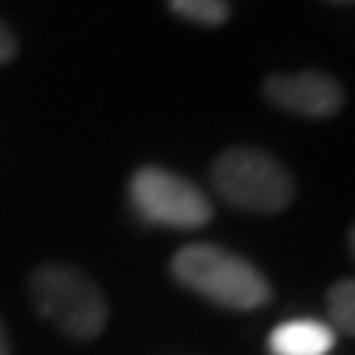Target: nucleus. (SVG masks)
Returning <instances> with one entry per match:
<instances>
[{
    "label": "nucleus",
    "instance_id": "11",
    "mask_svg": "<svg viewBox=\"0 0 355 355\" xmlns=\"http://www.w3.org/2000/svg\"><path fill=\"white\" fill-rule=\"evenodd\" d=\"M331 3H355V0H331Z\"/></svg>",
    "mask_w": 355,
    "mask_h": 355
},
{
    "label": "nucleus",
    "instance_id": "4",
    "mask_svg": "<svg viewBox=\"0 0 355 355\" xmlns=\"http://www.w3.org/2000/svg\"><path fill=\"white\" fill-rule=\"evenodd\" d=\"M130 202L142 219L163 228H202L214 216L207 196L196 184L160 166H146L130 178Z\"/></svg>",
    "mask_w": 355,
    "mask_h": 355
},
{
    "label": "nucleus",
    "instance_id": "10",
    "mask_svg": "<svg viewBox=\"0 0 355 355\" xmlns=\"http://www.w3.org/2000/svg\"><path fill=\"white\" fill-rule=\"evenodd\" d=\"M0 355H9V340H6V331H3V323H0Z\"/></svg>",
    "mask_w": 355,
    "mask_h": 355
},
{
    "label": "nucleus",
    "instance_id": "2",
    "mask_svg": "<svg viewBox=\"0 0 355 355\" xmlns=\"http://www.w3.org/2000/svg\"><path fill=\"white\" fill-rule=\"evenodd\" d=\"M30 293L39 314L77 340L101 335L107 323V302L86 272L65 263H44L33 272Z\"/></svg>",
    "mask_w": 355,
    "mask_h": 355
},
{
    "label": "nucleus",
    "instance_id": "8",
    "mask_svg": "<svg viewBox=\"0 0 355 355\" xmlns=\"http://www.w3.org/2000/svg\"><path fill=\"white\" fill-rule=\"evenodd\" d=\"M329 317L340 331L355 335V282H338L329 291Z\"/></svg>",
    "mask_w": 355,
    "mask_h": 355
},
{
    "label": "nucleus",
    "instance_id": "7",
    "mask_svg": "<svg viewBox=\"0 0 355 355\" xmlns=\"http://www.w3.org/2000/svg\"><path fill=\"white\" fill-rule=\"evenodd\" d=\"M175 15H181L193 24H205V27H216L225 24L231 9L228 0H166Z\"/></svg>",
    "mask_w": 355,
    "mask_h": 355
},
{
    "label": "nucleus",
    "instance_id": "1",
    "mask_svg": "<svg viewBox=\"0 0 355 355\" xmlns=\"http://www.w3.org/2000/svg\"><path fill=\"white\" fill-rule=\"evenodd\" d=\"M172 272L184 287L225 308L252 311L266 305L270 284L249 261L214 243H193L172 258Z\"/></svg>",
    "mask_w": 355,
    "mask_h": 355
},
{
    "label": "nucleus",
    "instance_id": "9",
    "mask_svg": "<svg viewBox=\"0 0 355 355\" xmlns=\"http://www.w3.org/2000/svg\"><path fill=\"white\" fill-rule=\"evenodd\" d=\"M15 51H18V44H15L12 30H9L3 21H0V65H6L9 60H12V57H15Z\"/></svg>",
    "mask_w": 355,
    "mask_h": 355
},
{
    "label": "nucleus",
    "instance_id": "12",
    "mask_svg": "<svg viewBox=\"0 0 355 355\" xmlns=\"http://www.w3.org/2000/svg\"><path fill=\"white\" fill-rule=\"evenodd\" d=\"M352 249H355V228H352Z\"/></svg>",
    "mask_w": 355,
    "mask_h": 355
},
{
    "label": "nucleus",
    "instance_id": "6",
    "mask_svg": "<svg viewBox=\"0 0 355 355\" xmlns=\"http://www.w3.org/2000/svg\"><path fill=\"white\" fill-rule=\"evenodd\" d=\"M335 347V329L320 320H287L270 335L272 355H329Z\"/></svg>",
    "mask_w": 355,
    "mask_h": 355
},
{
    "label": "nucleus",
    "instance_id": "5",
    "mask_svg": "<svg viewBox=\"0 0 355 355\" xmlns=\"http://www.w3.org/2000/svg\"><path fill=\"white\" fill-rule=\"evenodd\" d=\"M266 98L296 116L326 119L335 116L343 104V89L338 80L320 71H296V74H272L263 83Z\"/></svg>",
    "mask_w": 355,
    "mask_h": 355
},
{
    "label": "nucleus",
    "instance_id": "3",
    "mask_svg": "<svg viewBox=\"0 0 355 355\" xmlns=\"http://www.w3.org/2000/svg\"><path fill=\"white\" fill-rule=\"evenodd\" d=\"M214 187L228 205L254 214H275L293 202L287 169L266 151L228 148L214 163Z\"/></svg>",
    "mask_w": 355,
    "mask_h": 355
}]
</instances>
